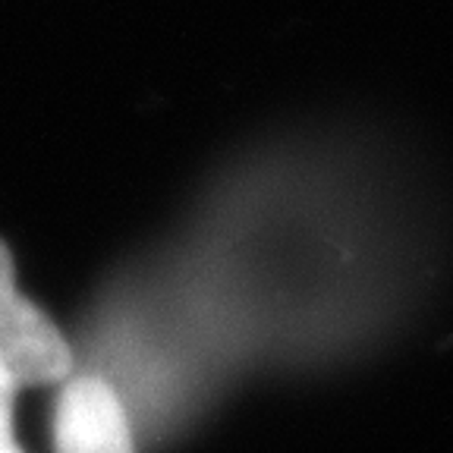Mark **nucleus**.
Returning <instances> with one entry per match:
<instances>
[{
    "label": "nucleus",
    "instance_id": "f257e3e1",
    "mask_svg": "<svg viewBox=\"0 0 453 453\" xmlns=\"http://www.w3.org/2000/svg\"><path fill=\"white\" fill-rule=\"evenodd\" d=\"M70 372V343L38 305L16 293L13 258L0 242V388L19 394L38 384L64 381Z\"/></svg>",
    "mask_w": 453,
    "mask_h": 453
},
{
    "label": "nucleus",
    "instance_id": "f03ea898",
    "mask_svg": "<svg viewBox=\"0 0 453 453\" xmlns=\"http://www.w3.org/2000/svg\"><path fill=\"white\" fill-rule=\"evenodd\" d=\"M57 453H133L127 412L120 396L101 378H73L57 400Z\"/></svg>",
    "mask_w": 453,
    "mask_h": 453
},
{
    "label": "nucleus",
    "instance_id": "7ed1b4c3",
    "mask_svg": "<svg viewBox=\"0 0 453 453\" xmlns=\"http://www.w3.org/2000/svg\"><path fill=\"white\" fill-rule=\"evenodd\" d=\"M13 390L0 388V453H22L13 438Z\"/></svg>",
    "mask_w": 453,
    "mask_h": 453
}]
</instances>
